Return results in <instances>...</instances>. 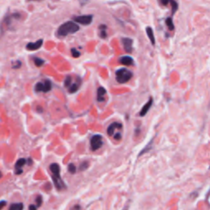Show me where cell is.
<instances>
[{"mask_svg": "<svg viewBox=\"0 0 210 210\" xmlns=\"http://www.w3.org/2000/svg\"><path fill=\"white\" fill-rule=\"evenodd\" d=\"M169 4H171V6H172V15H174L176 13V12L177 11V8H178L177 3L176 2L175 0H170Z\"/></svg>", "mask_w": 210, "mask_h": 210, "instance_id": "20", "label": "cell"}, {"mask_svg": "<svg viewBox=\"0 0 210 210\" xmlns=\"http://www.w3.org/2000/svg\"><path fill=\"white\" fill-rule=\"evenodd\" d=\"M21 18L20 13H12V14H9L8 16H5V18H3V22H2V25H3V27H9V26L12 25V22L13 20H18Z\"/></svg>", "mask_w": 210, "mask_h": 210, "instance_id": "8", "label": "cell"}, {"mask_svg": "<svg viewBox=\"0 0 210 210\" xmlns=\"http://www.w3.org/2000/svg\"><path fill=\"white\" fill-rule=\"evenodd\" d=\"M80 82H81V78H80V77H77V78H76V82L72 83V81L71 85L68 86V91H69V93L73 94L76 93V91H78L79 88H80Z\"/></svg>", "mask_w": 210, "mask_h": 210, "instance_id": "11", "label": "cell"}, {"mask_svg": "<svg viewBox=\"0 0 210 210\" xmlns=\"http://www.w3.org/2000/svg\"><path fill=\"white\" fill-rule=\"evenodd\" d=\"M72 81V76H67L64 80V86L65 87L68 88V86L71 85Z\"/></svg>", "mask_w": 210, "mask_h": 210, "instance_id": "22", "label": "cell"}, {"mask_svg": "<svg viewBox=\"0 0 210 210\" xmlns=\"http://www.w3.org/2000/svg\"><path fill=\"white\" fill-rule=\"evenodd\" d=\"M116 75V81L120 84H124L128 82L132 78V72L126 68H120L115 73Z\"/></svg>", "mask_w": 210, "mask_h": 210, "instance_id": "4", "label": "cell"}, {"mask_svg": "<svg viewBox=\"0 0 210 210\" xmlns=\"http://www.w3.org/2000/svg\"><path fill=\"white\" fill-rule=\"evenodd\" d=\"M99 35L102 39H105L107 37V26L105 25H100L99 27Z\"/></svg>", "mask_w": 210, "mask_h": 210, "instance_id": "17", "label": "cell"}, {"mask_svg": "<svg viewBox=\"0 0 210 210\" xmlns=\"http://www.w3.org/2000/svg\"><path fill=\"white\" fill-rule=\"evenodd\" d=\"M122 131V124L115 122H113L109 125L108 130H107V133L109 136L113 137L114 140H121Z\"/></svg>", "mask_w": 210, "mask_h": 210, "instance_id": "3", "label": "cell"}, {"mask_svg": "<svg viewBox=\"0 0 210 210\" xmlns=\"http://www.w3.org/2000/svg\"><path fill=\"white\" fill-rule=\"evenodd\" d=\"M43 42H44V40L42 39L39 40L36 42H30L26 44V49L30 50V51H35V50L39 49L43 45Z\"/></svg>", "mask_w": 210, "mask_h": 210, "instance_id": "9", "label": "cell"}, {"mask_svg": "<svg viewBox=\"0 0 210 210\" xmlns=\"http://www.w3.org/2000/svg\"><path fill=\"white\" fill-rule=\"evenodd\" d=\"M50 171L52 174V181L55 185L56 188L59 190L65 188V185L60 177V167L58 164H52L49 167Z\"/></svg>", "mask_w": 210, "mask_h": 210, "instance_id": "2", "label": "cell"}, {"mask_svg": "<svg viewBox=\"0 0 210 210\" xmlns=\"http://www.w3.org/2000/svg\"><path fill=\"white\" fill-rule=\"evenodd\" d=\"M29 1H35V0H29Z\"/></svg>", "mask_w": 210, "mask_h": 210, "instance_id": "29", "label": "cell"}, {"mask_svg": "<svg viewBox=\"0 0 210 210\" xmlns=\"http://www.w3.org/2000/svg\"><path fill=\"white\" fill-rule=\"evenodd\" d=\"M122 42L123 47H124V49L126 52H129L131 53L132 52V50H133V40L130 38H122Z\"/></svg>", "mask_w": 210, "mask_h": 210, "instance_id": "10", "label": "cell"}, {"mask_svg": "<svg viewBox=\"0 0 210 210\" xmlns=\"http://www.w3.org/2000/svg\"><path fill=\"white\" fill-rule=\"evenodd\" d=\"M152 104H153V98H149V101L146 103L144 105L143 108L141 109V111L140 113V117H144L145 115H146V113L149 112V108H151Z\"/></svg>", "mask_w": 210, "mask_h": 210, "instance_id": "12", "label": "cell"}, {"mask_svg": "<svg viewBox=\"0 0 210 210\" xmlns=\"http://www.w3.org/2000/svg\"><path fill=\"white\" fill-rule=\"evenodd\" d=\"M80 30V26L73 21H68L64 22L59 26L58 29V35L59 36H67V35L75 34Z\"/></svg>", "mask_w": 210, "mask_h": 210, "instance_id": "1", "label": "cell"}, {"mask_svg": "<svg viewBox=\"0 0 210 210\" xmlns=\"http://www.w3.org/2000/svg\"><path fill=\"white\" fill-rule=\"evenodd\" d=\"M166 24L169 30H173L175 26H174V24H173V21H172V17H169L166 19Z\"/></svg>", "mask_w": 210, "mask_h": 210, "instance_id": "19", "label": "cell"}, {"mask_svg": "<svg viewBox=\"0 0 210 210\" xmlns=\"http://www.w3.org/2000/svg\"><path fill=\"white\" fill-rule=\"evenodd\" d=\"M29 210H37V206L34 205V204H31V205H30Z\"/></svg>", "mask_w": 210, "mask_h": 210, "instance_id": "27", "label": "cell"}, {"mask_svg": "<svg viewBox=\"0 0 210 210\" xmlns=\"http://www.w3.org/2000/svg\"><path fill=\"white\" fill-rule=\"evenodd\" d=\"M103 145L102 135H94L91 139V149L92 151H96L99 149Z\"/></svg>", "mask_w": 210, "mask_h": 210, "instance_id": "6", "label": "cell"}, {"mask_svg": "<svg viewBox=\"0 0 210 210\" xmlns=\"http://www.w3.org/2000/svg\"><path fill=\"white\" fill-rule=\"evenodd\" d=\"M119 61L122 64L125 66H131L134 63V60L130 56H122L119 59Z\"/></svg>", "mask_w": 210, "mask_h": 210, "instance_id": "14", "label": "cell"}, {"mask_svg": "<svg viewBox=\"0 0 210 210\" xmlns=\"http://www.w3.org/2000/svg\"><path fill=\"white\" fill-rule=\"evenodd\" d=\"M52 89V82L49 80H44L42 81H39L36 83L35 85V92H43V93H47L51 91Z\"/></svg>", "mask_w": 210, "mask_h": 210, "instance_id": "5", "label": "cell"}, {"mask_svg": "<svg viewBox=\"0 0 210 210\" xmlns=\"http://www.w3.org/2000/svg\"><path fill=\"white\" fill-rule=\"evenodd\" d=\"M36 204H37V207H40L41 205V204H42V197H41L40 196H38L37 198H36Z\"/></svg>", "mask_w": 210, "mask_h": 210, "instance_id": "25", "label": "cell"}, {"mask_svg": "<svg viewBox=\"0 0 210 210\" xmlns=\"http://www.w3.org/2000/svg\"><path fill=\"white\" fill-rule=\"evenodd\" d=\"M146 33H147V35L149 37V40L151 42V44L153 45L155 44V38H154V31H153V29L151 27H147L146 28Z\"/></svg>", "mask_w": 210, "mask_h": 210, "instance_id": "16", "label": "cell"}, {"mask_svg": "<svg viewBox=\"0 0 210 210\" xmlns=\"http://www.w3.org/2000/svg\"><path fill=\"white\" fill-rule=\"evenodd\" d=\"M26 164V160L25 158H20L19 160L16 163L15 165V170L17 174H21L22 172V167Z\"/></svg>", "mask_w": 210, "mask_h": 210, "instance_id": "13", "label": "cell"}, {"mask_svg": "<svg viewBox=\"0 0 210 210\" xmlns=\"http://www.w3.org/2000/svg\"><path fill=\"white\" fill-rule=\"evenodd\" d=\"M34 62H35V66L41 67V66L44 63V60H43L42 59H40V58H37V57H35V58H34Z\"/></svg>", "mask_w": 210, "mask_h": 210, "instance_id": "21", "label": "cell"}, {"mask_svg": "<svg viewBox=\"0 0 210 210\" xmlns=\"http://www.w3.org/2000/svg\"><path fill=\"white\" fill-rule=\"evenodd\" d=\"M6 205V201H1L0 202V210L2 209L4 206Z\"/></svg>", "mask_w": 210, "mask_h": 210, "instance_id": "28", "label": "cell"}, {"mask_svg": "<svg viewBox=\"0 0 210 210\" xmlns=\"http://www.w3.org/2000/svg\"><path fill=\"white\" fill-rule=\"evenodd\" d=\"M68 171H69L71 173H72V174L76 173V166H75L73 164H70L69 165H68Z\"/></svg>", "mask_w": 210, "mask_h": 210, "instance_id": "23", "label": "cell"}, {"mask_svg": "<svg viewBox=\"0 0 210 210\" xmlns=\"http://www.w3.org/2000/svg\"><path fill=\"white\" fill-rule=\"evenodd\" d=\"M71 51H72V56L74 58H78V57H80V55H81V52H79L78 50H76L75 48L72 49Z\"/></svg>", "mask_w": 210, "mask_h": 210, "instance_id": "24", "label": "cell"}, {"mask_svg": "<svg viewBox=\"0 0 210 210\" xmlns=\"http://www.w3.org/2000/svg\"><path fill=\"white\" fill-rule=\"evenodd\" d=\"M107 93V91L103 87H99L97 91V101L98 102H103L104 101V95Z\"/></svg>", "mask_w": 210, "mask_h": 210, "instance_id": "15", "label": "cell"}, {"mask_svg": "<svg viewBox=\"0 0 210 210\" xmlns=\"http://www.w3.org/2000/svg\"><path fill=\"white\" fill-rule=\"evenodd\" d=\"M160 1V3L164 5V6H167V5H168L170 3V0H159Z\"/></svg>", "mask_w": 210, "mask_h": 210, "instance_id": "26", "label": "cell"}, {"mask_svg": "<svg viewBox=\"0 0 210 210\" xmlns=\"http://www.w3.org/2000/svg\"><path fill=\"white\" fill-rule=\"evenodd\" d=\"M74 21L77 23L81 24L84 26H87L92 22L93 21V15H82V16H78L75 17Z\"/></svg>", "mask_w": 210, "mask_h": 210, "instance_id": "7", "label": "cell"}, {"mask_svg": "<svg viewBox=\"0 0 210 210\" xmlns=\"http://www.w3.org/2000/svg\"><path fill=\"white\" fill-rule=\"evenodd\" d=\"M23 208L24 205L22 203H15L10 206L9 210H23Z\"/></svg>", "mask_w": 210, "mask_h": 210, "instance_id": "18", "label": "cell"}]
</instances>
